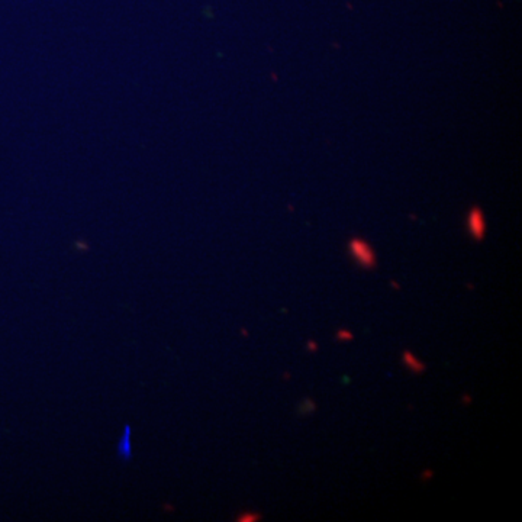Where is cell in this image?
Here are the masks:
<instances>
[{"instance_id": "obj_1", "label": "cell", "mask_w": 522, "mask_h": 522, "mask_svg": "<svg viewBox=\"0 0 522 522\" xmlns=\"http://www.w3.org/2000/svg\"><path fill=\"white\" fill-rule=\"evenodd\" d=\"M348 250H350L351 257L361 267L373 269L376 266L375 251L371 250V247L366 241H363L360 238H352L350 241V244H348Z\"/></svg>"}, {"instance_id": "obj_2", "label": "cell", "mask_w": 522, "mask_h": 522, "mask_svg": "<svg viewBox=\"0 0 522 522\" xmlns=\"http://www.w3.org/2000/svg\"><path fill=\"white\" fill-rule=\"evenodd\" d=\"M469 232L472 234L474 239H483L484 231H486V223H484V216L480 209L474 208L472 212L469 213Z\"/></svg>"}, {"instance_id": "obj_3", "label": "cell", "mask_w": 522, "mask_h": 522, "mask_svg": "<svg viewBox=\"0 0 522 522\" xmlns=\"http://www.w3.org/2000/svg\"><path fill=\"white\" fill-rule=\"evenodd\" d=\"M402 363H403V366L408 368L409 371H412V373H415V375H421V373H424L425 371L424 363L416 359L415 354L411 352V351H405V352L402 354Z\"/></svg>"}, {"instance_id": "obj_4", "label": "cell", "mask_w": 522, "mask_h": 522, "mask_svg": "<svg viewBox=\"0 0 522 522\" xmlns=\"http://www.w3.org/2000/svg\"><path fill=\"white\" fill-rule=\"evenodd\" d=\"M315 409H316V405H315V402L312 399H305L301 403V408H299V411H301V414H303V415H306V414H312V412H315Z\"/></svg>"}, {"instance_id": "obj_5", "label": "cell", "mask_w": 522, "mask_h": 522, "mask_svg": "<svg viewBox=\"0 0 522 522\" xmlns=\"http://www.w3.org/2000/svg\"><path fill=\"white\" fill-rule=\"evenodd\" d=\"M352 338H354V335H352V332L348 331V329H340V331L337 332V340H338L340 343H348V341H351Z\"/></svg>"}, {"instance_id": "obj_6", "label": "cell", "mask_w": 522, "mask_h": 522, "mask_svg": "<svg viewBox=\"0 0 522 522\" xmlns=\"http://www.w3.org/2000/svg\"><path fill=\"white\" fill-rule=\"evenodd\" d=\"M306 348H308L310 352H315V351L318 350V345H316V343H315V341H309V343L306 344Z\"/></svg>"}]
</instances>
